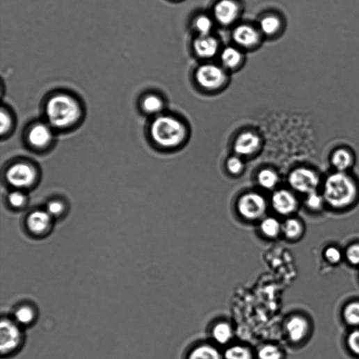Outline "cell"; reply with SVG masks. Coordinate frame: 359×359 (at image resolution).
Wrapping results in <instances>:
<instances>
[{
  "mask_svg": "<svg viewBox=\"0 0 359 359\" xmlns=\"http://www.w3.org/2000/svg\"><path fill=\"white\" fill-rule=\"evenodd\" d=\"M357 195L355 182L344 172L337 171L326 180L323 196L326 203L334 209H341L350 206Z\"/></svg>",
  "mask_w": 359,
  "mask_h": 359,
  "instance_id": "obj_1",
  "label": "cell"
},
{
  "mask_svg": "<svg viewBox=\"0 0 359 359\" xmlns=\"http://www.w3.org/2000/svg\"><path fill=\"white\" fill-rule=\"evenodd\" d=\"M46 116L49 124L58 129H65L74 125L81 116V108L71 96L60 94L49 100L46 106Z\"/></svg>",
  "mask_w": 359,
  "mask_h": 359,
  "instance_id": "obj_2",
  "label": "cell"
},
{
  "mask_svg": "<svg viewBox=\"0 0 359 359\" xmlns=\"http://www.w3.org/2000/svg\"><path fill=\"white\" fill-rule=\"evenodd\" d=\"M184 125L175 118L161 116L151 126V136L159 145L171 148L182 144L186 137Z\"/></svg>",
  "mask_w": 359,
  "mask_h": 359,
  "instance_id": "obj_3",
  "label": "cell"
},
{
  "mask_svg": "<svg viewBox=\"0 0 359 359\" xmlns=\"http://www.w3.org/2000/svg\"><path fill=\"white\" fill-rule=\"evenodd\" d=\"M196 77L198 84L207 90L221 88L228 79L225 69L213 63L200 65L196 71Z\"/></svg>",
  "mask_w": 359,
  "mask_h": 359,
  "instance_id": "obj_4",
  "label": "cell"
},
{
  "mask_svg": "<svg viewBox=\"0 0 359 359\" xmlns=\"http://www.w3.org/2000/svg\"><path fill=\"white\" fill-rule=\"evenodd\" d=\"M238 212L246 220L255 221L262 218L266 210L264 198L255 193L244 195L237 204Z\"/></svg>",
  "mask_w": 359,
  "mask_h": 359,
  "instance_id": "obj_5",
  "label": "cell"
},
{
  "mask_svg": "<svg viewBox=\"0 0 359 359\" xmlns=\"http://www.w3.org/2000/svg\"><path fill=\"white\" fill-rule=\"evenodd\" d=\"M289 182L296 191L308 195L317 191L320 180L314 170L307 168H298L291 173Z\"/></svg>",
  "mask_w": 359,
  "mask_h": 359,
  "instance_id": "obj_6",
  "label": "cell"
},
{
  "mask_svg": "<svg viewBox=\"0 0 359 359\" xmlns=\"http://www.w3.org/2000/svg\"><path fill=\"white\" fill-rule=\"evenodd\" d=\"M8 182L13 186L19 189L31 186L36 178V171L33 166L26 163H17L8 170Z\"/></svg>",
  "mask_w": 359,
  "mask_h": 359,
  "instance_id": "obj_7",
  "label": "cell"
},
{
  "mask_svg": "<svg viewBox=\"0 0 359 359\" xmlns=\"http://www.w3.org/2000/svg\"><path fill=\"white\" fill-rule=\"evenodd\" d=\"M262 38L258 27L248 24H239L232 31V39L240 49H252L257 47L261 43Z\"/></svg>",
  "mask_w": 359,
  "mask_h": 359,
  "instance_id": "obj_8",
  "label": "cell"
},
{
  "mask_svg": "<svg viewBox=\"0 0 359 359\" xmlns=\"http://www.w3.org/2000/svg\"><path fill=\"white\" fill-rule=\"evenodd\" d=\"M22 333L13 321L3 320L0 326V349L3 354L15 351L20 344Z\"/></svg>",
  "mask_w": 359,
  "mask_h": 359,
  "instance_id": "obj_9",
  "label": "cell"
},
{
  "mask_svg": "<svg viewBox=\"0 0 359 359\" xmlns=\"http://www.w3.org/2000/svg\"><path fill=\"white\" fill-rule=\"evenodd\" d=\"M214 18L221 25L228 26L238 20L241 8L236 0H219L214 8Z\"/></svg>",
  "mask_w": 359,
  "mask_h": 359,
  "instance_id": "obj_10",
  "label": "cell"
},
{
  "mask_svg": "<svg viewBox=\"0 0 359 359\" xmlns=\"http://www.w3.org/2000/svg\"><path fill=\"white\" fill-rule=\"evenodd\" d=\"M274 210L282 216H289L298 208V201L293 193L286 190L276 191L272 197Z\"/></svg>",
  "mask_w": 359,
  "mask_h": 359,
  "instance_id": "obj_11",
  "label": "cell"
},
{
  "mask_svg": "<svg viewBox=\"0 0 359 359\" xmlns=\"http://www.w3.org/2000/svg\"><path fill=\"white\" fill-rule=\"evenodd\" d=\"M193 49L198 57L212 59L220 54V42L212 35L198 36L193 42Z\"/></svg>",
  "mask_w": 359,
  "mask_h": 359,
  "instance_id": "obj_12",
  "label": "cell"
},
{
  "mask_svg": "<svg viewBox=\"0 0 359 359\" xmlns=\"http://www.w3.org/2000/svg\"><path fill=\"white\" fill-rule=\"evenodd\" d=\"M260 145V137L254 133L241 134L235 141L234 150L239 155L249 156L254 154Z\"/></svg>",
  "mask_w": 359,
  "mask_h": 359,
  "instance_id": "obj_13",
  "label": "cell"
},
{
  "mask_svg": "<svg viewBox=\"0 0 359 359\" xmlns=\"http://www.w3.org/2000/svg\"><path fill=\"white\" fill-rule=\"evenodd\" d=\"M28 138L29 143L33 147L44 148L51 143L53 138V134L48 125L38 123L31 128Z\"/></svg>",
  "mask_w": 359,
  "mask_h": 359,
  "instance_id": "obj_14",
  "label": "cell"
},
{
  "mask_svg": "<svg viewBox=\"0 0 359 359\" xmlns=\"http://www.w3.org/2000/svg\"><path fill=\"white\" fill-rule=\"evenodd\" d=\"M308 322L301 316L291 317L286 324L287 335L294 343H298L303 340L308 335Z\"/></svg>",
  "mask_w": 359,
  "mask_h": 359,
  "instance_id": "obj_15",
  "label": "cell"
},
{
  "mask_svg": "<svg viewBox=\"0 0 359 359\" xmlns=\"http://www.w3.org/2000/svg\"><path fill=\"white\" fill-rule=\"evenodd\" d=\"M219 56L223 67L230 70L239 68L244 61V55L237 47H227L221 51Z\"/></svg>",
  "mask_w": 359,
  "mask_h": 359,
  "instance_id": "obj_16",
  "label": "cell"
},
{
  "mask_svg": "<svg viewBox=\"0 0 359 359\" xmlns=\"http://www.w3.org/2000/svg\"><path fill=\"white\" fill-rule=\"evenodd\" d=\"M51 218L47 212L36 211L29 216L28 227L35 234H44L50 227Z\"/></svg>",
  "mask_w": 359,
  "mask_h": 359,
  "instance_id": "obj_17",
  "label": "cell"
},
{
  "mask_svg": "<svg viewBox=\"0 0 359 359\" xmlns=\"http://www.w3.org/2000/svg\"><path fill=\"white\" fill-rule=\"evenodd\" d=\"M187 359H224L223 355L214 345L203 343L193 347Z\"/></svg>",
  "mask_w": 359,
  "mask_h": 359,
  "instance_id": "obj_18",
  "label": "cell"
},
{
  "mask_svg": "<svg viewBox=\"0 0 359 359\" xmlns=\"http://www.w3.org/2000/svg\"><path fill=\"white\" fill-rule=\"evenodd\" d=\"M282 27L281 19L273 14L264 16L258 24V29L262 35L272 37L278 34Z\"/></svg>",
  "mask_w": 359,
  "mask_h": 359,
  "instance_id": "obj_19",
  "label": "cell"
},
{
  "mask_svg": "<svg viewBox=\"0 0 359 359\" xmlns=\"http://www.w3.org/2000/svg\"><path fill=\"white\" fill-rule=\"evenodd\" d=\"M212 337L214 341L221 345L230 342L233 338L234 332L232 326L226 321L216 324L212 329Z\"/></svg>",
  "mask_w": 359,
  "mask_h": 359,
  "instance_id": "obj_20",
  "label": "cell"
},
{
  "mask_svg": "<svg viewBox=\"0 0 359 359\" xmlns=\"http://www.w3.org/2000/svg\"><path fill=\"white\" fill-rule=\"evenodd\" d=\"M260 230L267 239H276L282 233V223L274 217H266L262 220Z\"/></svg>",
  "mask_w": 359,
  "mask_h": 359,
  "instance_id": "obj_21",
  "label": "cell"
},
{
  "mask_svg": "<svg viewBox=\"0 0 359 359\" xmlns=\"http://www.w3.org/2000/svg\"><path fill=\"white\" fill-rule=\"evenodd\" d=\"M353 161L352 154L346 149L335 150L331 157V163L338 172H344L351 167Z\"/></svg>",
  "mask_w": 359,
  "mask_h": 359,
  "instance_id": "obj_22",
  "label": "cell"
},
{
  "mask_svg": "<svg viewBox=\"0 0 359 359\" xmlns=\"http://www.w3.org/2000/svg\"><path fill=\"white\" fill-rule=\"evenodd\" d=\"M224 359H255L250 348L243 344L228 346L223 354Z\"/></svg>",
  "mask_w": 359,
  "mask_h": 359,
  "instance_id": "obj_23",
  "label": "cell"
},
{
  "mask_svg": "<svg viewBox=\"0 0 359 359\" xmlns=\"http://www.w3.org/2000/svg\"><path fill=\"white\" fill-rule=\"evenodd\" d=\"M214 26V18L207 15H198L195 18L193 23V29L198 36L212 35Z\"/></svg>",
  "mask_w": 359,
  "mask_h": 359,
  "instance_id": "obj_24",
  "label": "cell"
},
{
  "mask_svg": "<svg viewBox=\"0 0 359 359\" xmlns=\"http://www.w3.org/2000/svg\"><path fill=\"white\" fill-rule=\"evenodd\" d=\"M257 182L259 185L266 190L274 189L279 182L278 174L272 169H263L258 173Z\"/></svg>",
  "mask_w": 359,
  "mask_h": 359,
  "instance_id": "obj_25",
  "label": "cell"
},
{
  "mask_svg": "<svg viewBox=\"0 0 359 359\" xmlns=\"http://www.w3.org/2000/svg\"><path fill=\"white\" fill-rule=\"evenodd\" d=\"M256 358L257 359H285V353L278 345L266 344L259 348Z\"/></svg>",
  "mask_w": 359,
  "mask_h": 359,
  "instance_id": "obj_26",
  "label": "cell"
},
{
  "mask_svg": "<svg viewBox=\"0 0 359 359\" xmlns=\"http://www.w3.org/2000/svg\"><path fill=\"white\" fill-rule=\"evenodd\" d=\"M303 225L296 218H289L282 223V233L289 239H296L303 233Z\"/></svg>",
  "mask_w": 359,
  "mask_h": 359,
  "instance_id": "obj_27",
  "label": "cell"
},
{
  "mask_svg": "<svg viewBox=\"0 0 359 359\" xmlns=\"http://www.w3.org/2000/svg\"><path fill=\"white\" fill-rule=\"evenodd\" d=\"M163 104L162 100L155 95H150L144 99L143 102V110L149 114H157L163 109Z\"/></svg>",
  "mask_w": 359,
  "mask_h": 359,
  "instance_id": "obj_28",
  "label": "cell"
},
{
  "mask_svg": "<svg viewBox=\"0 0 359 359\" xmlns=\"http://www.w3.org/2000/svg\"><path fill=\"white\" fill-rule=\"evenodd\" d=\"M344 318L349 325L358 326L359 303H351L346 305L344 310Z\"/></svg>",
  "mask_w": 359,
  "mask_h": 359,
  "instance_id": "obj_29",
  "label": "cell"
},
{
  "mask_svg": "<svg viewBox=\"0 0 359 359\" xmlns=\"http://www.w3.org/2000/svg\"><path fill=\"white\" fill-rule=\"evenodd\" d=\"M326 203L323 195H319L317 191L307 195L305 200L306 206L312 211L321 210Z\"/></svg>",
  "mask_w": 359,
  "mask_h": 359,
  "instance_id": "obj_30",
  "label": "cell"
},
{
  "mask_svg": "<svg viewBox=\"0 0 359 359\" xmlns=\"http://www.w3.org/2000/svg\"><path fill=\"white\" fill-rule=\"evenodd\" d=\"M15 316L19 323L25 325L31 324L35 318L33 310L28 306L19 308L17 311Z\"/></svg>",
  "mask_w": 359,
  "mask_h": 359,
  "instance_id": "obj_31",
  "label": "cell"
},
{
  "mask_svg": "<svg viewBox=\"0 0 359 359\" xmlns=\"http://www.w3.org/2000/svg\"><path fill=\"white\" fill-rule=\"evenodd\" d=\"M244 168V162L238 157H231L227 161V168L233 175L240 174L243 171Z\"/></svg>",
  "mask_w": 359,
  "mask_h": 359,
  "instance_id": "obj_32",
  "label": "cell"
},
{
  "mask_svg": "<svg viewBox=\"0 0 359 359\" xmlns=\"http://www.w3.org/2000/svg\"><path fill=\"white\" fill-rule=\"evenodd\" d=\"M347 345L349 351L359 358V330L352 331L347 339Z\"/></svg>",
  "mask_w": 359,
  "mask_h": 359,
  "instance_id": "obj_33",
  "label": "cell"
},
{
  "mask_svg": "<svg viewBox=\"0 0 359 359\" xmlns=\"http://www.w3.org/2000/svg\"><path fill=\"white\" fill-rule=\"evenodd\" d=\"M0 131L3 136L8 133L12 127V118L9 113L2 109L1 115H0Z\"/></svg>",
  "mask_w": 359,
  "mask_h": 359,
  "instance_id": "obj_34",
  "label": "cell"
},
{
  "mask_svg": "<svg viewBox=\"0 0 359 359\" xmlns=\"http://www.w3.org/2000/svg\"><path fill=\"white\" fill-rule=\"evenodd\" d=\"M346 256L351 264H359V244L351 246L346 250Z\"/></svg>",
  "mask_w": 359,
  "mask_h": 359,
  "instance_id": "obj_35",
  "label": "cell"
},
{
  "mask_svg": "<svg viewBox=\"0 0 359 359\" xmlns=\"http://www.w3.org/2000/svg\"><path fill=\"white\" fill-rule=\"evenodd\" d=\"M325 256L327 260L333 264H337L341 261L342 253L339 249L335 247L327 248L325 252Z\"/></svg>",
  "mask_w": 359,
  "mask_h": 359,
  "instance_id": "obj_36",
  "label": "cell"
},
{
  "mask_svg": "<svg viewBox=\"0 0 359 359\" xmlns=\"http://www.w3.org/2000/svg\"><path fill=\"white\" fill-rule=\"evenodd\" d=\"M26 200V196L21 192H13L9 196L10 203L16 208L22 207L25 204Z\"/></svg>",
  "mask_w": 359,
  "mask_h": 359,
  "instance_id": "obj_37",
  "label": "cell"
},
{
  "mask_svg": "<svg viewBox=\"0 0 359 359\" xmlns=\"http://www.w3.org/2000/svg\"><path fill=\"white\" fill-rule=\"evenodd\" d=\"M64 211V206L61 202L53 201L49 203L47 209L48 214L52 216H58Z\"/></svg>",
  "mask_w": 359,
  "mask_h": 359,
  "instance_id": "obj_38",
  "label": "cell"
}]
</instances>
